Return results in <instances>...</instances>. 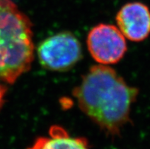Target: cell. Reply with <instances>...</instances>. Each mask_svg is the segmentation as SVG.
Masks as SVG:
<instances>
[{
  "mask_svg": "<svg viewBox=\"0 0 150 149\" xmlns=\"http://www.w3.org/2000/svg\"><path fill=\"white\" fill-rule=\"evenodd\" d=\"M139 95L113 68L105 65L90 68L73 95L79 107L108 136L116 137L130 122L133 104Z\"/></svg>",
  "mask_w": 150,
  "mask_h": 149,
  "instance_id": "obj_1",
  "label": "cell"
},
{
  "mask_svg": "<svg viewBox=\"0 0 150 149\" xmlns=\"http://www.w3.org/2000/svg\"><path fill=\"white\" fill-rule=\"evenodd\" d=\"M32 24L11 0H0V81L14 83L34 59Z\"/></svg>",
  "mask_w": 150,
  "mask_h": 149,
  "instance_id": "obj_2",
  "label": "cell"
},
{
  "mask_svg": "<svg viewBox=\"0 0 150 149\" xmlns=\"http://www.w3.org/2000/svg\"><path fill=\"white\" fill-rule=\"evenodd\" d=\"M40 64L52 71L70 69L82 58V47L70 32L63 31L47 38L38 48Z\"/></svg>",
  "mask_w": 150,
  "mask_h": 149,
  "instance_id": "obj_3",
  "label": "cell"
},
{
  "mask_svg": "<svg viewBox=\"0 0 150 149\" xmlns=\"http://www.w3.org/2000/svg\"><path fill=\"white\" fill-rule=\"evenodd\" d=\"M87 46L94 59L105 66L119 62L127 49L125 37L119 28L105 24L97 25L90 30Z\"/></svg>",
  "mask_w": 150,
  "mask_h": 149,
  "instance_id": "obj_4",
  "label": "cell"
},
{
  "mask_svg": "<svg viewBox=\"0 0 150 149\" xmlns=\"http://www.w3.org/2000/svg\"><path fill=\"white\" fill-rule=\"evenodd\" d=\"M116 19L118 28L128 40L141 42L150 35V9L142 2L124 5L118 11Z\"/></svg>",
  "mask_w": 150,
  "mask_h": 149,
  "instance_id": "obj_5",
  "label": "cell"
},
{
  "mask_svg": "<svg viewBox=\"0 0 150 149\" xmlns=\"http://www.w3.org/2000/svg\"><path fill=\"white\" fill-rule=\"evenodd\" d=\"M28 149H91L87 140L69 135L64 128L53 126L47 136L37 138Z\"/></svg>",
  "mask_w": 150,
  "mask_h": 149,
  "instance_id": "obj_6",
  "label": "cell"
},
{
  "mask_svg": "<svg viewBox=\"0 0 150 149\" xmlns=\"http://www.w3.org/2000/svg\"><path fill=\"white\" fill-rule=\"evenodd\" d=\"M6 91H7V88L6 85H4L0 82V109L2 107V106L5 102V96H6Z\"/></svg>",
  "mask_w": 150,
  "mask_h": 149,
  "instance_id": "obj_7",
  "label": "cell"
}]
</instances>
